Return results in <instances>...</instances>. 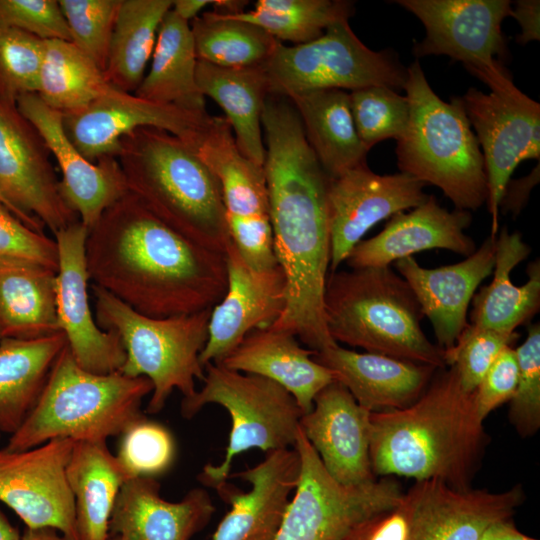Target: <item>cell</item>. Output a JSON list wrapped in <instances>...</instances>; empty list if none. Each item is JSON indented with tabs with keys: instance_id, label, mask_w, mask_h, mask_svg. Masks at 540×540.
Segmentation results:
<instances>
[{
	"instance_id": "1",
	"label": "cell",
	"mask_w": 540,
	"mask_h": 540,
	"mask_svg": "<svg viewBox=\"0 0 540 540\" xmlns=\"http://www.w3.org/2000/svg\"><path fill=\"white\" fill-rule=\"evenodd\" d=\"M261 124L274 249L286 278L285 307L271 327L293 334L319 352L338 344L327 330L323 307L330 267L329 177L288 98L269 95Z\"/></svg>"
},
{
	"instance_id": "2",
	"label": "cell",
	"mask_w": 540,
	"mask_h": 540,
	"mask_svg": "<svg viewBox=\"0 0 540 540\" xmlns=\"http://www.w3.org/2000/svg\"><path fill=\"white\" fill-rule=\"evenodd\" d=\"M86 261L93 285L154 318L212 309L227 288L225 253L174 231L129 191L88 231Z\"/></svg>"
},
{
	"instance_id": "3",
	"label": "cell",
	"mask_w": 540,
	"mask_h": 540,
	"mask_svg": "<svg viewBox=\"0 0 540 540\" xmlns=\"http://www.w3.org/2000/svg\"><path fill=\"white\" fill-rule=\"evenodd\" d=\"M442 370L409 407L370 414L369 453L375 476L472 488L489 437L474 392L462 389L454 367Z\"/></svg>"
},
{
	"instance_id": "4",
	"label": "cell",
	"mask_w": 540,
	"mask_h": 540,
	"mask_svg": "<svg viewBox=\"0 0 540 540\" xmlns=\"http://www.w3.org/2000/svg\"><path fill=\"white\" fill-rule=\"evenodd\" d=\"M127 189L158 219L190 241L225 253L230 236L219 181L175 135L138 128L115 155Z\"/></svg>"
},
{
	"instance_id": "5",
	"label": "cell",
	"mask_w": 540,
	"mask_h": 540,
	"mask_svg": "<svg viewBox=\"0 0 540 540\" xmlns=\"http://www.w3.org/2000/svg\"><path fill=\"white\" fill-rule=\"evenodd\" d=\"M327 330L336 343L368 353L446 367L444 351L421 328V306L390 266L351 268L328 274L324 298Z\"/></svg>"
},
{
	"instance_id": "6",
	"label": "cell",
	"mask_w": 540,
	"mask_h": 540,
	"mask_svg": "<svg viewBox=\"0 0 540 540\" xmlns=\"http://www.w3.org/2000/svg\"><path fill=\"white\" fill-rule=\"evenodd\" d=\"M152 390L151 381L143 376L82 368L67 345L36 405L4 448L20 451L56 438L107 440L121 435L143 417L141 404Z\"/></svg>"
},
{
	"instance_id": "7",
	"label": "cell",
	"mask_w": 540,
	"mask_h": 540,
	"mask_svg": "<svg viewBox=\"0 0 540 540\" xmlns=\"http://www.w3.org/2000/svg\"><path fill=\"white\" fill-rule=\"evenodd\" d=\"M403 89L410 117L397 140L399 170L440 188L455 209L477 210L487 200V180L480 145L461 98L445 102L438 97L417 60L407 68Z\"/></svg>"
},
{
	"instance_id": "8",
	"label": "cell",
	"mask_w": 540,
	"mask_h": 540,
	"mask_svg": "<svg viewBox=\"0 0 540 540\" xmlns=\"http://www.w3.org/2000/svg\"><path fill=\"white\" fill-rule=\"evenodd\" d=\"M95 319L99 327L118 335L126 358L118 372L146 377L153 390L147 412H160L169 396L178 390L192 397L196 379L203 380L205 367L200 354L208 339L212 309L154 318L143 315L92 284Z\"/></svg>"
},
{
	"instance_id": "9",
	"label": "cell",
	"mask_w": 540,
	"mask_h": 540,
	"mask_svg": "<svg viewBox=\"0 0 540 540\" xmlns=\"http://www.w3.org/2000/svg\"><path fill=\"white\" fill-rule=\"evenodd\" d=\"M203 386L181 402V415L191 419L204 406L217 404L231 419L224 458L206 464L199 475L212 488L230 477L233 460L250 449L266 453L294 448L303 411L282 386L267 378L237 372L221 364L205 365Z\"/></svg>"
},
{
	"instance_id": "10",
	"label": "cell",
	"mask_w": 540,
	"mask_h": 540,
	"mask_svg": "<svg viewBox=\"0 0 540 540\" xmlns=\"http://www.w3.org/2000/svg\"><path fill=\"white\" fill-rule=\"evenodd\" d=\"M270 94L290 97L324 89L404 88L405 68L391 51L368 48L348 20L331 24L319 38L286 46L278 41L264 64Z\"/></svg>"
},
{
	"instance_id": "11",
	"label": "cell",
	"mask_w": 540,
	"mask_h": 540,
	"mask_svg": "<svg viewBox=\"0 0 540 540\" xmlns=\"http://www.w3.org/2000/svg\"><path fill=\"white\" fill-rule=\"evenodd\" d=\"M294 448L300 458L299 480L275 540H347L401 503L404 492L390 477L358 486L338 483L301 428Z\"/></svg>"
},
{
	"instance_id": "12",
	"label": "cell",
	"mask_w": 540,
	"mask_h": 540,
	"mask_svg": "<svg viewBox=\"0 0 540 540\" xmlns=\"http://www.w3.org/2000/svg\"><path fill=\"white\" fill-rule=\"evenodd\" d=\"M491 90L469 88L461 97L481 146L487 180L491 236H497L499 203L517 165L540 159V105L521 92L503 66L479 78Z\"/></svg>"
},
{
	"instance_id": "13",
	"label": "cell",
	"mask_w": 540,
	"mask_h": 540,
	"mask_svg": "<svg viewBox=\"0 0 540 540\" xmlns=\"http://www.w3.org/2000/svg\"><path fill=\"white\" fill-rule=\"evenodd\" d=\"M50 154L17 105L0 99V191L22 222L56 234L80 219L62 195Z\"/></svg>"
},
{
	"instance_id": "14",
	"label": "cell",
	"mask_w": 540,
	"mask_h": 540,
	"mask_svg": "<svg viewBox=\"0 0 540 540\" xmlns=\"http://www.w3.org/2000/svg\"><path fill=\"white\" fill-rule=\"evenodd\" d=\"M74 443L56 438L26 450L0 449V502L28 529L50 528L79 540L66 473Z\"/></svg>"
},
{
	"instance_id": "15",
	"label": "cell",
	"mask_w": 540,
	"mask_h": 540,
	"mask_svg": "<svg viewBox=\"0 0 540 540\" xmlns=\"http://www.w3.org/2000/svg\"><path fill=\"white\" fill-rule=\"evenodd\" d=\"M424 25L426 36L414 45L416 57L446 55L473 75L493 69L504 56L502 22L511 15L508 0H396Z\"/></svg>"
},
{
	"instance_id": "16",
	"label": "cell",
	"mask_w": 540,
	"mask_h": 540,
	"mask_svg": "<svg viewBox=\"0 0 540 540\" xmlns=\"http://www.w3.org/2000/svg\"><path fill=\"white\" fill-rule=\"evenodd\" d=\"M424 186L406 173L376 174L367 164L329 178L326 204L331 272L337 271L375 224L424 203L429 196Z\"/></svg>"
},
{
	"instance_id": "17",
	"label": "cell",
	"mask_w": 540,
	"mask_h": 540,
	"mask_svg": "<svg viewBox=\"0 0 540 540\" xmlns=\"http://www.w3.org/2000/svg\"><path fill=\"white\" fill-rule=\"evenodd\" d=\"M524 500L520 484L492 492L457 490L439 480L416 481L400 503L405 540H480L493 523L512 519Z\"/></svg>"
},
{
	"instance_id": "18",
	"label": "cell",
	"mask_w": 540,
	"mask_h": 540,
	"mask_svg": "<svg viewBox=\"0 0 540 540\" xmlns=\"http://www.w3.org/2000/svg\"><path fill=\"white\" fill-rule=\"evenodd\" d=\"M88 229L76 222L56 234V311L60 331L77 363L98 374L118 372L126 353L117 334L99 327L89 303L86 261Z\"/></svg>"
},
{
	"instance_id": "19",
	"label": "cell",
	"mask_w": 540,
	"mask_h": 540,
	"mask_svg": "<svg viewBox=\"0 0 540 540\" xmlns=\"http://www.w3.org/2000/svg\"><path fill=\"white\" fill-rule=\"evenodd\" d=\"M210 115L145 100L112 88L87 107L63 114L65 131L89 161L115 156L120 140L132 131L152 127L189 143Z\"/></svg>"
},
{
	"instance_id": "20",
	"label": "cell",
	"mask_w": 540,
	"mask_h": 540,
	"mask_svg": "<svg viewBox=\"0 0 540 540\" xmlns=\"http://www.w3.org/2000/svg\"><path fill=\"white\" fill-rule=\"evenodd\" d=\"M225 257L227 288L211 310L208 339L200 354L204 367L221 363L251 331L273 325L286 303V278L279 265L255 270L244 262L231 241Z\"/></svg>"
},
{
	"instance_id": "21",
	"label": "cell",
	"mask_w": 540,
	"mask_h": 540,
	"mask_svg": "<svg viewBox=\"0 0 540 540\" xmlns=\"http://www.w3.org/2000/svg\"><path fill=\"white\" fill-rule=\"evenodd\" d=\"M17 108L54 155L62 174V195L89 231L102 213L128 192L118 160L115 156L96 162L86 159L69 139L63 114L45 104L37 93L22 95Z\"/></svg>"
},
{
	"instance_id": "22",
	"label": "cell",
	"mask_w": 540,
	"mask_h": 540,
	"mask_svg": "<svg viewBox=\"0 0 540 540\" xmlns=\"http://www.w3.org/2000/svg\"><path fill=\"white\" fill-rule=\"evenodd\" d=\"M300 458L295 448L275 450L257 465L233 474L250 487L225 481L214 489L230 505L212 540H275L296 489Z\"/></svg>"
},
{
	"instance_id": "23",
	"label": "cell",
	"mask_w": 540,
	"mask_h": 540,
	"mask_svg": "<svg viewBox=\"0 0 540 540\" xmlns=\"http://www.w3.org/2000/svg\"><path fill=\"white\" fill-rule=\"evenodd\" d=\"M370 414L348 389L334 380L314 398L300 428L329 475L358 486L376 480L370 461Z\"/></svg>"
},
{
	"instance_id": "24",
	"label": "cell",
	"mask_w": 540,
	"mask_h": 540,
	"mask_svg": "<svg viewBox=\"0 0 540 540\" xmlns=\"http://www.w3.org/2000/svg\"><path fill=\"white\" fill-rule=\"evenodd\" d=\"M496 237H487L463 261L424 268L411 256L395 262L401 277L414 292L424 316L432 324L437 346L451 349L468 325L469 304L481 282L494 268Z\"/></svg>"
},
{
	"instance_id": "25",
	"label": "cell",
	"mask_w": 540,
	"mask_h": 540,
	"mask_svg": "<svg viewBox=\"0 0 540 540\" xmlns=\"http://www.w3.org/2000/svg\"><path fill=\"white\" fill-rule=\"evenodd\" d=\"M471 221L470 211H448L429 195L409 212L391 216L385 228L374 237L361 240L345 262L351 268L386 267L428 249H445L467 257L477 249L474 240L464 232Z\"/></svg>"
},
{
	"instance_id": "26",
	"label": "cell",
	"mask_w": 540,
	"mask_h": 540,
	"mask_svg": "<svg viewBox=\"0 0 540 540\" xmlns=\"http://www.w3.org/2000/svg\"><path fill=\"white\" fill-rule=\"evenodd\" d=\"M215 506L203 488L180 501L165 500L154 477H133L122 486L109 523L117 540H190L210 520Z\"/></svg>"
},
{
	"instance_id": "27",
	"label": "cell",
	"mask_w": 540,
	"mask_h": 540,
	"mask_svg": "<svg viewBox=\"0 0 540 540\" xmlns=\"http://www.w3.org/2000/svg\"><path fill=\"white\" fill-rule=\"evenodd\" d=\"M357 403L371 413L400 410L416 402L436 368L375 353H359L336 344L315 352Z\"/></svg>"
},
{
	"instance_id": "28",
	"label": "cell",
	"mask_w": 540,
	"mask_h": 540,
	"mask_svg": "<svg viewBox=\"0 0 540 540\" xmlns=\"http://www.w3.org/2000/svg\"><path fill=\"white\" fill-rule=\"evenodd\" d=\"M314 354L303 348L293 334L269 326L251 331L218 364L274 381L296 399L306 414L315 396L334 381L332 372L318 363Z\"/></svg>"
},
{
	"instance_id": "29",
	"label": "cell",
	"mask_w": 540,
	"mask_h": 540,
	"mask_svg": "<svg viewBox=\"0 0 540 540\" xmlns=\"http://www.w3.org/2000/svg\"><path fill=\"white\" fill-rule=\"evenodd\" d=\"M188 145L219 181L226 223L270 218L264 167L239 151L225 117L210 115Z\"/></svg>"
},
{
	"instance_id": "30",
	"label": "cell",
	"mask_w": 540,
	"mask_h": 540,
	"mask_svg": "<svg viewBox=\"0 0 540 540\" xmlns=\"http://www.w3.org/2000/svg\"><path fill=\"white\" fill-rule=\"evenodd\" d=\"M530 247L519 233L504 227L496 237L494 276L488 286L473 296L470 324L503 333L528 323L540 308V262L528 265V281L512 283L513 269L530 254Z\"/></svg>"
},
{
	"instance_id": "31",
	"label": "cell",
	"mask_w": 540,
	"mask_h": 540,
	"mask_svg": "<svg viewBox=\"0 0 540 540\" xmlns=\"http://www.w3.org/2000/svg\"><path fill=\"white\" fill-rule=\"evenodd\" d=\"M196 80L202 95L213 99L225 112L239 151L263 166L266 149L261 116L270 94L264 65L226 68L198 60Z\"/></svg>"
},
{
	"instance_id": "32",
	"label": "cell",
	"mask_w": 540,
	"mask_h": 540,
	"mask_svg": "<svg viewBox=\"0 0 540 540\" xmlns=\"http://www.w3.org/2000/svg\"><path fill=\"white\" fill-rule=\"evenodd\" d=\"M79 540H109V523L117 496L131 479L106 440L75 441L68 461Z\"/></svg>"
},
{
	"instance_id": "33",
	"label": "cell",
	"mask_w": 540,
	"mask_h": 540,
	"mask_svg": "<svg viewBox=\"0 0 540 540\" xmlns=\"http://www.w3.org/2000/svg\"><path fill=\"white\" fill-rule=\"evenodd\" d=\"M288 99L298 113L311 149L329 178L367 164L368 150L356 131L349 92L314 90Z\"/></svg>"
},
{
	"instance_id": "34",
	"label": "cell",
	"mask_w": 540,
	"mask_h": 540,
	"mask_svg": "<svg viewBox=\"0 0 540 540\" xmlns=\"http://www.w3.org/2000/svg\"><path fill=\"white\" fill-rule=\"evenodd\" d=\"M67 345L63 332L0 340V432L11 435L23 424Z\"/></svg>"
},
{
	"instance_id": "35",
	"label": "cell",
	"mask_w": 540,
	"mask_h": 540,
	"mask_svg": "<svg viewBox=\"0 0 540 540\" xmlns=\"http://www.w3.org/2000/svg\"><path fill=\"white\" fill-rule=\"evenodd\" d=\"M197 61L190 24L170 9L158 30L150 70L134 94L151 102L207 113L196 80Z\"/></svg>"
},
{
	"instance_id": "36",
	"label": "cell",
	"mask_w": 540,
	"mask_h": 540,
	"mask_svg": "<svg viewBox=\"0 0 540 540\" xmlns=\"http://www.w3.org/2000/svg\"><path fill=\"white\" fill-rule=\"evenodd\" d=\"M56 272L36 266L0 267V337L35 339L61 332Z\"/></svg>"
},
{
	"instance_id": "37",
	"label": "cell",
	"mask_w": 540,
	"mask_h": 540,
	"mask_svg": "<svg viewBox=\"0 0 540 540\" xmlns=\"http://www.w3.org/2000/svg\"><path fill=\"white\" fill-rule=\"evenodd\" d=\"M173 0H121L106 68L109 85L134 93L144 78L160 24Z\"/></svg>"
},
{
	"instance_id": "38",
	"label": "cell",
	"mask_w": 540,
	"mask_h": 540,
	"mask_svg": "<svg viewBox=\"0 0 540 540\" xmlns=\"http://www.w3.org/2000/svg\"><path fill=\"white\" fill-rule=\"evenodd\" d=\"M112 88L103 71L72 42L44 40L37 94L49 107L73 113Z\"/></svg>"
},
{
	"instance_id": "39",
	"label": "cell",
	"mask_w": 540,
	"mask_h": 540,
	"mask_svg": "<svg viewBox=\"0 0 540 540\" xmlns=\"http://www.w3.org/2000/svg\"><path fill=\"white\" fill-rule=\"evenodd\" d=\"M189 24L197 59L220 67L264 65L278 43L262 28L214 11L203 12Z\"/></svg>"
},
{
	"instance_id": "40",
	"label": "cell",
	"mask_w": 540,
	"mask_h": 540,
	"mask_svg": "<svg viewBox=\"0 0 540 540\" xmlns=\"http://www.w3.org/2000/svg\"><path fill=\"white\" fill-rule=\"evenodd\" d=\"M353 13V2L345 0H258L253 10L228 16L254 24L280 42L299 45L319 38L331 24Z\"/></svg>"
},
{
	"instance_id": "41",
	"label": "cell",
	"mask_w": 540,
	"mask_h": 540,
	"mask_svg": "<svg viewBox=\"0 0 540 540\" xmlns=\"http://www.w3.org/2000/svg\"><path fill=\"white\" fill-rule=\"evenodd\" d=\"M349 97L357 134L368 151L383 140L403 136L410 117L406 96L389 87L371 86L351 91Z\"/></svg>"
},
{
	"instance_id": "42",
	"label": "cell",
	"mask_w": 540,
	"mask_h": 540,
	"mask_svg": "<svg viewBox=\"0 0 540 540\" xmlns=\"http://www.w3.org/2000/svg\"><path fill=\"white\" fill-rule=\"evenodd\" d=\"M44 40L0 25V99L16 106L27 93H37Z\"/></svg>"
},
{
	"instance_id": "43",
	"label": "cell",
	"mask_w": 540,
	"mask_h": 540,
	"mask_svg": "<svg viewBox=\"0 0 540 540\" xmlns=\"http://www.w3.org/2000/svg\"><path fill=\"white\" fill-rule=\"evenodd\" d=\"M71 42L104 72L121 0H58Z\"/></svg>"
},
{
	"instance_id": "44",
	"label": "cell",
	"mask_w": 540,
	"mask_h": 540,
	"mask_svg": "<svg viewBox=\"0 0 540 540\" xmlns=\"http://www.w3.org/2000/svg\"><path fill=\"white\" fill-rule=\"evenodd\" d=\"M118 459L133 477H155L167 471L175 458V441L170 431L144 416L122 434Z\"/></svg>"
},
{
	"instance_id": "45",
	"label": "cell",
	"mask_w": 540,
	"mask_h": 540,
	"mask_svg": "<svg viewBox=\"0 0 540 540\" xmlns=\"http://www.w3.org/2000/svg\"><path fill=\"white\" fill-rule=\"evenodd\" d=\"M517 338L515 332L503 333L468 324L455 345L444 351L445 364L455 368L462 389L472 393L502 350Z\"/></svg>"
},
{
	"instance_id": "46",
	"label": "cell",
	"mask_w": 540,
	"mask_h": 540,
	"mask_svg": "<svg viewBox=\"0 0 540 540\" xmlns=\"http://www.w3.org/2000/svg\"><path fill=\"white\" fill-rule=\"evenodd\" d=\"M518 381L510 399L508 418L522 438L540 428V325L530 324L524 342L516 349Z\"/></svg>"
},
{
	"instance_id": "47",
	"label": "cell",
	"mask_w": 540,
	"mask_h": 540,
	"mask_svg": "<svg viewBox=\"0 0 540 540\" xmlns=\"http://www.w3.org/2000/svg\"><path fill=\"white\" fill-rule=\"evenodd\" d=\"M55 239L22 222L0 202V267L36 266L58 270Z\"/></svg>"
},
{
	"instance_id": "48",
	"label": "cell",
	"mask_w": 540,
	"mask_h": 540,
	"mask_svg": "<svg viewBox=\"0 0 540 540\" xmlns=\"http://www.w3.org/2000/svg\"><path fill=\"white\" fill-rule=\"evenodd\" d=\"M0 25L20 29L42 40L71 42L58 0H0Z\"/></svg>"
},
{
	"instance_id": "49",
	"label": "cell",
	"mask_w": 540,
	"mask_h": 540,
	"mask_svg": "<svg viewBox=\"0 0 540 540\" xmlns=\"http://www.w3.org/2000/svg\"><path fill=\"white\" fill-rule=\"evenodd\" d=\"M230 240L244 262L255 270L278 266L270 218L227 223Z\"/></svg>"
},
{
	"instance_id": "50",
	"label": "cell",
	"mask_w": 540,
	"mask_h": 540,
	"mask_svg": "<svg viewBox=\"0 0 540 540\" xmlns=\"http://www.w3.org/2000/svg\"><path fill=\"white\" fill-rule=\"evenodd\" d=\"M518 381V361L514 348L505 347L474 391L476 410L485 418L503 403L510 401Z\"/></svg>"
},
{
	"instance_id": "51",
	"label": "cell",
	"mask_w": 540,
	"mask_h": 540,
	"mask_svg": "<svg viewBox=\"0 0 540 540\" xmlns=\"http://www.w3.org/2000/svg\"><path fill=\"white\" fill-rule=\"evenodd\" d=\"M539 168L538 162L529 175L508 181L499 203V211L504 214L510 213L514 218L520 214L528 202L532 189L539 183Z\"/></svg>"
},
{
	"instance_id": "52",
	"label": "cell",
	"mask_w": 540,
	"mask_h": 540,
	"mask_svg": "<svg viewBox=\"0 0 540 540\" xmlns=\"http://www.w3.org/2000/svg\"><path fill=\"white\" fill-rule=\"evenodd\" d=\"M511 15L520 25L521 33L517 35L518 44H526L540 39V1L519 0L515 2Z\"/></svg>"
},
{
	"instance_id": "53",
	"label": "cell",
	"mask_w": 540,
	"mask_h": 540,
	"mask_svg": "<svg viewBox=\"0 0 540 540\" xmlns=\"http://www.w3.org/2000/svg\"><path fill=\"white\" fill-rule=\"evenodd\" d=\"M480 540H537L520 532L512 519L501 520L490 525Z\"/></svg>"
},
{
	"instance_id": "54",
	"label": "cell",
	"mask_w": 540,
	"mask_h": 540,
	"mask_svg": "<svg viewBox=\"0 0 540 540\" xmlns=\"http://www.w3.org/2000/svg\"><path fill=\"white\" fill-rule=\"evenodd\" d=\"M213 0H173L172 10L183 20L190 23Z\"/></svg>"
},
{
	"instance_id": "55",
	"label": "cell",
	"mask_w": 540,
	"mask_h": 540,
	"mask_svg": "<svg viewBox=\"0 0 540 540\" xmlns=\"http://www.w3.org/2000/svg\"><path fill=\"white\" fill-rule=\"evenodd\" d=\"M248 1L243 0H213L214 12L222 15H236L245 11Z\"/></svg>"
},
{
	"instance_id": "56",
	"label": "cell",
	"mask_w": 540,
	"mask_h": 540,
	"mask_svg": "<svg viewBox=\"0 0 540 540\" xmlns=\"http://www.w3.org/2000/svg\"><path fill=\"white\" fill-rule=\"evenodd\" d=\"M58 531L50 528L28 529L21 540H68L63 535H58Z\"/></svg>"
},
{
	"instance_id": "57",
	"label": "cell",
	"mask_w": 540,
	"mask_h": 540,
	"mask_svg": "<svg viewBox=\"0 0 540 540\" xmlns=\"http://www.w3.org/2000/svg\"><path fill=\"white\" fill-rule=\"evenodd\" d=\"M0 540H21L18 530L11 525L0 510Z\"/></svg>"
},
{
	"instance_id": "58",
	"label": "cell",
	"mask_w": 540,
	"mask_h": 540,
	"mask_svg": "<svg viewBox=\"0 0 540 540\" xmlns=\"http://www.w3.org/2000/svg\"><path fill=\"white\" fill-rule=\"evenodd\" d=\"M370 522L362 526L359 530H357L354 534H352L347 540H366L367 530H368V526Z\"/></svg>"
},
{
	"instance_id": "59",
	"label": "cell",
	"mask_w": 540,
	"mask_h": 540,
	"mask_svg": "<svg viewBox=\"0 0 540 540\" xmlns=\"http://www.w3.org/2000/svg\"><path fill=\"white\" fill-rule=\"evenodd\" d=\"M0 202H2L15 215L12 206L9 204V202L4 197L1 191H0Z\"/></svg>"
},
{
	"instance_id": "60",
	"label": "cell",
	"mask_w": 540,
	"mask_h": 540,
	"mask_svg": "<svg viewBox=\"0 0 540 540\" xmlns=\"http://www.w3.org/2000/svg\"><path fill=\"white\" fill-rule=\"evenodd\" d=\"M109 540H117V539H116L115 537H112V538H111V539H109Z\"/></svg>"
},
{
	"instance_id": "61",
	"label": "cell",
	"mask_w": 540,
	"mask_h": 540,
	"mask_svg": "<svg viewBox=\"0 0 540 540\" xmlns=\"http://www.w3.org/2000/svg\"><path fill=\"white\" fill-rule=\"evenodd\" d=\"M0 340H1V337H0Z\"/></svg>"
}]
</instances>
